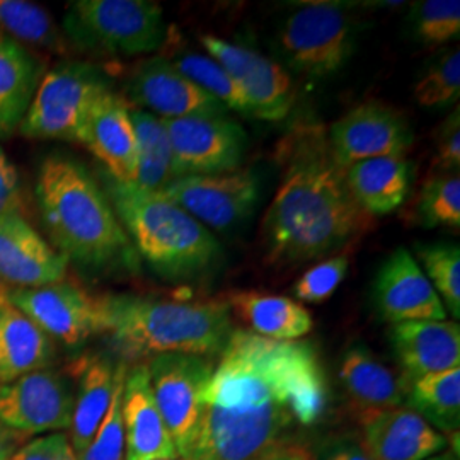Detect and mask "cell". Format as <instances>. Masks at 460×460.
I'll return each instance as SVG.
<instances>
[{
    "label": "cell",
    "instance_id": "6da1fadb",
    "mask_svg": "<svg viewBox=\"0 0 460 460\" xmlns=\"http://www.w3.org/2000/svg\"><path fill=\"white\" fill-rule=\"evenodd\" d=\"M328 387L313 343L234 329L220 353L186 460H260L296 428L314 425Z\"/></svg>",
    "mask_w": 460,
    "mask_h": 460
},
{
    "label": "cell",
    "instance_id": "7a4b0ae2",
    "mask_svg": "<svg viewBox=\"0 0 460 460\" xmlns=\"http://www.w3.org/2000/svg\"><path fill=\"white\" fill-rule=\"evenodd\" d=\"M281 180L263 220L270 263H300L357 241L374 226L351 195L321 125H298L279 144Z\"/></svg>",
    "mask_w": 460,
    "mask_h": 460
},
{
    "label": "cell",
    "instance_id": "3957f363",
    "mask_svg": "<svg viewBox=\"0 0 460 460\" xmlns=\"http://www.w3.org/2000/svg\"><path fill=\"white\" fill-rule=\"evenodd\" d=\"M36 201L53 243L68 261L87 268L130 263V237L104 190L79 161L49 155L38 171Z\"/></svg>",
    "mask_w": 460,
    "mask_h": 460
},
{
    "label": "cell",
    "instance_id": "277c9868",
    "mask_svg": "<svg viewBox=\"0 0 460 460\" xmlns=\"http://www.w3.org/2000/svg\"><path fill=\"white\" fill-rule=\"evenodd\" d=\"M104 332L121 362L167 353L214 357L232 334L227 300H159L150 296H104Z\"/></svg>",
    "mask_w": 460,
    "mask_h": 460
},
{
    "label": "cell",
    "instance_id": "5b68a950",
    "mask_svg": "<svg viewBox=\"0 0 460 460\" xmlns=\"http://www.w3.org/2000/svg\"><path fill=\"white\" fill-rule=\"evenodd\" d=\"M102 190L140 256L165 281L207 275L222 258V247L197 218L161 191L118 181L108 172Z\"/></svg>",
    "mask_w": 460,
    "mask_h": 460
},
{
    "label": "cell",
    "instance_id": "8992f818",
    "mask_svg": "<svg viewBox=\"0 0 460 460\" xmlns=\"http://www.w3.org/2000/svg\"><path fill=\"white\" fill-rule=\"evenodd\" d=\"M64 31L81 49L110 57H140L163 47L167 28L157 2L75 0L66 5Z\"/></svg>",
    "mask_w": 460,
    "mask_h": 460
},
{
    "label": "cell",
    "instance_id": "52a82bcc",
    "mask_svg": "<svg viewBox=\"0 0 460 460\" xmlns=\"http://www.w3.org/2000/svg\"><path fill=\"white\" fill-rule=\"evenodd\" d=\"M357 28L345 5L304 4L283 19L277 47L285 64L309 77H329L355 51Z\"/></svg>",
    "mask_w": 460,
    "mask_h": 460
},
{
    "label": "cell",
    "instance_id": "ba28073f",
    "mask_svg": "<svg viewBox=\"0 0 460 460\" xmlns=\"http://www.w3.org/2000/svg\"><path fill=\"white\" fill-rule=\"evenodd\" d=\"M108 84L96 66L66 62L40 81L19 132L30 138L77 142L85 116Z\"/></svg>",
    "mask_w": 460,
    "mask_h": 460
},
{
    "label": "cell",
    "instance_id": "9c48e42d",
    "mask_svg": "<svg viewBox=\"0 0 460 460\" xmlns=\"http://www.w3.org/2000/svg\"><path fill=\"white\" fill-rule=\"evenodd\" d=\"M148 377L178 456L188 459L203 411V395L214 374L210 358L167 353L150 358Z\"/></svg>",
    "mask_w": 460,
    "mask_h": 460
},
{
    "label": "cell",
    "instance_id": "30bf717a",
    "mask_svg": "<svg viewBox=\"0 0 460 460\" xmlns=\"http://www.w3.org/2000/svg\"><path fill=\"white\" fill-rule=\"evenodd\" d=\"M172 150L174 178L237 171L247 135L229 116L195 115L163 119Z\"/></svg>",
    "mask_w": 460,
    "mask_h": 460
},
{
    "label": "cell",
    "instance_id": "8fae6325",
    "mask_svg": "<svg viewBox=\"0 0 460 460\" xmlns=\"http://www.w3.org/2000/svg\"><path fill=\"white\" fill-rule=\"evenodd\" d=\"M5 300L28 315L49 340L64 345H83L104 332L101 296H91L75 283L58 281L36 288H13L5 290Z\"/></svg>",
    "mask_w": 460,
    "mask_h": 460
},
{
    "label": "cell",
    "instance_id": "7c38bea8",
    "mask_svg": "<svg viewBox=\"0 0 460 460\" xmlns=\"http://www.w3.org/2000/svg\"><path fill=\"white\" fill-rule=\"evenodd\" d=\"M261 182L256 171L237 169L222 174L176 178L161 190L184 212L218 230L243 224L260 199Z\"/></svg>",
    "mask_w": 460,
    "mask_h": 460
},
{
    "label": "cell",
    "instance_id": "4fadbf2b",
    "mask_svg": "<svg viewBox=\"0 0 460 460\" xmlns=\"http://www.w3.org/2000/svg\"><path fill=\"white\" fill-rule=\"evenodd\" d=\"M199 41L239 85L246 99L247 115L279 121L290 113L296 89L290 74L279 62L212 34L201 36Z\"/></svg>",
    "mask_w": 460,
    "mask_h": 460
},
{
    "label": "cell",
    "instance_id": "5bb4252c",
    "mask_svg": "<svg viewBox=\"0 0 460 460\" xmlns=\"http://www.w3.org/2000/svg\"><path fill=\"white\" fill-rule=\"evenodd\" d=\"M72 411L70 384L47 368L0 385V423L24 437L64 433Z\"/></svg>",
    "mask_w": 460,
    "mask_h": 460
},
{
    "label": "cell",
    "instance_id": "9a60e30c",
    "mask_svg": "<svg viewBox=\"0 0 460 460\" xmlns=\"http://www.w3.org/2000/svg\"><path fill=\"white\" fill-rule=\"evenodd\" d=\"M329 146L343 167L374 157H404L412 147L411 128L397 110L365 102L334 121L328 130Z\"/></svg>",
    "mask_w": 460,
    "mask_h": 460
},
{
    "label": "cell",
    "instance_id": "2e32d148",
    "mask_svg": "<svg viewBox=\"0 0 460 460\" xmlns=\"http://www.w3.org/2000/svg\"><path fill=\"white\" fill-rule=\"evenodd\" d=\"M374 302L380 317L393 324L447 319L440 296L404 247L395 249L380 266L374 281Z\"/></svg>",
    "mask_w": 460,
    "mask_h": 460
},
{
    "label": "cell",
    "instance_id": "e0dca14e",
    "mask_svg": "<svg viewBox=\"0 0 460 460\" xmlns=\"http://www.w3.org/2000/svg\"><path fill=\"white\" fill-rule=\"evenodd\" d=\"M128 96L133 102L163 119L182 116H227V108L188 81L174 66L161 58H148L135 66L128 81Z\"/></svg>",
    "mask_w": 460,
    "mask_h": 460
},
{
    "label": "cell",
    "instance_id": "ac0fdd59",
    "mask_svg": "<svg viewBox=\"0 0 460 460\" xmlns=\"http://www.w3.org/2000/svg\"><path fill=\"white\" fill-rule=\"evenodd\" d=\"M66 256L43 239L24 214L0 218V281L36 288L64 281Z\"/></svg>",
    "mask_w": 460,
    "mask_h": 460
},
{
    "label": "cell",
    "instance_id": "d6986e66",
    "mask_svg": "<svg viewBox=\"0 0 460 460\" xmlns=\"http://www.w3.org/2000/svg\"><path fill=\"white\" fill-rule=\"evenodd\" d=\"M83 144L118 181H135L137 144L130 106L111 89L101 93L85 116L79 135Z\"/></svg>",
    "mask_w": 460,
    "mask_h": 460
},
{
    "label": "cell",
    "instance_id": "ffe728a7",
    "mask_svg": "<svg viewBox=\"0 0 460 460\" xmlns=\"http://www.w3.org/2000/svg\"><path fill=\"white\" fill-rule=\"evenodd\" d=\"M360 418L362 448L372 460H427L445 452L444 435L408 406Z\"/></svg>",
    "mask_w": 460,
    "mask_h": 460
},
{
    "label": "cell",
    "instance_id": "44dd1931",
    "mask_svg": "<svg viewBox=\"0 0 460 460\" xmlns=\"http://www.w3.org/2000/svg\"><path fill=\"white\" fill-rule=\"evenodd\" d=\"M125 460L180 459L152 393L146 363L127 372L123 391Z\"/></svg>",
    "mask_w": 460,
    "mask_h": 460
},
{
    "label": "cell",
    "instance_id": "7402d4cb",
    "mask_svg": "<svg viewBox=\"0 0 460 460\" xmlns=\"http://www.w3.org/2000/svg\"><path fill=\"white\" fill-rule=\"evenodd\" d=\"M391 343L406 378L460 368V326L448 321H411L394 324Z\"/></svg>",
    "mask_w": 460,
    "mask_h": 460
},
{
    "label": "cell",
    "instance_id": "603a6c76",
    "mask_svg": "<svg viewBox=\"0 0 460 460\" xmlns=\"http://www.w3.org/2000/svg\"><path fill=\"white\" fill-rule=\"evenodd\" d=\"M340 378L360 414L402 408L411 384L365 346H353L346 351L340 363Z\"/></svg>",
    "mask_w": 460,
    "mask_h": 460
},
{
    "label": "cell",
    "instance_id": "cb8c5ba5",
    "mask_svg": "<svg viewBox=\"0 0 460 460\" xmlns=\"http://www.w3.org/2000/svg\"><path fill=\"white\" fill-rule=\"evenodd\" d=\"M414 164L404 157H374L346 167L349 191L372 217L399 210L410 197Z\"/></svg>",
    "mask_w": 460,
    "mask_h": 460
},
{
    "label": "cell",
    "instance_id": "d4e9b609",
    "mask_svg": "<svg viewBox=\"0 0 460 460\" xmlns=\"http://www.w3.org/2000/svg\"><path fill=\"white\" fill-rule=\"evenodd\" d=\"M127 363L118 365L104 357H91L79 365V387L74 393V411L70 423V444L83 454L94 438L99 425L108 412L115 394L116 384Z\"/></svg>",
    "mask_w": 460,
    "mask_h": 460
},
{
    "label": "cell",
    "instance_id": "484cf974",
    "mask_svg": "<svg viewBox=\"0 0 460 460\" xmlns=\"http://www.w3.org/2000/svg\"><path fill=\"white\" fill-rule=\"evenodd\" d=\"M230 313L235 314L251 332L273 341H298L314 328L313 315L288 296L261 292H234L227 298Z\"/></svg>",
    "mask_w": 460,
    "mask_h": 460
},
{
    "label": "cell",
    "instance_id": "4316f807",
    "mask_svg": "<svg viewBox=\"0 0 460 460\" xmlns=\"http://www.w3.org/2000/svg\"><path fill=\"white\" fill-rule=\"evenodd\" d=\"M53 343L33 321L0 300V385L47 368Z\"/></svg>",
    "mask_w": 460,
    "mask_h": 460
},
{
    "label": "cell",
    "instance_id": "83f0119b",
    "mask_svg": "<svg viewBox=\"0 0 460 460\" xmlns=\"http://www.w3.org/2000/svg\"><path fill=\"white\" fill-rule=\"evenodd\" d=\"M41 66L24 45L0 31V138L19 128L40 85Z\"/></svg>",
    "mask_w": 460,
    "mask_h": 460
},
{
    "label": "cell",
    "instance_id": "f1b7e54d",
    "mask_svg": "<svg viewBox=\"0 0 460 460\" xmlns=\"http://www.w3.org/2000/svg\"><path fill=\"white\" fill-rule=\"evenodd\" d=\"M130 118L137 144V171L133 182L148 191H161L176 180L164 121L140 108L130 110Z\"/></svg>",
    "mask_w": 460,
    "mask_h": 460
},
{
    "label": "cell",
    "instance_id": "f546056e",
    "mask_svg": "<svg viewBox=\"0 0 460 460\" xmlns=\"http://www.w3.org/2000/svg\"><path fill=\"white\" fill-rule=\"evenodd\" d=\"M406 404L437 431L459 433L460 368L414 380Z\"/></svg>",
    "mask_w": 460,
    "mask_h": 460
},
{
    "label": "cell",
    "instance_id": "4dcf8cb0",
    "mask_svg": "<svg viewBox=\"0 0 460 460\" xmlns=\"http://www.w3.org/2000/svg\"><path fill=\"white\" fill-rule=\"evenodd\" d=\"M0 31L16 40L53 51H64V36L47 9L24 0H0Z\"/></svg>",
    "mask_w": 460,
    "mask_h": 460
},
{
    "label": "cell",
    "instance_id": "1f68e13d",
    "mask_svg": "<svg viewBox=\"0 0 460 460\" xmlns=\"http://www.w3.org/2000/svg\"><path fill=\"white\" fill-rule=\"evenodd\" d=\"M188 81L220 101L227 110L247 113V102L239 85L214 58L199 53H180L169 60Z\"/></svg>",
    "mask_w": 460,
    "mask_h": 460
},
{
    "label": "cell",
    "instance_id": "d6a6232c",
    "mask_svg": "<svg viewBox=\"0 0 460 460\" xmlns=\"http://www.w3.org/2000/svg\"><path fill=\"white\" fill-rule=\"evenodd\" d=\"M416 214L420 222L428 229H433V227L459 229V171H440L433 174L421 190Z\"/></svg>",
    "mask_w": 460,
    "mask_h": 460
},
{
    "label": "cell",
    "instance_id": "836d02e7",
    "mask_svg": "<svg viewBox=\"0 0 460 460\" xmlns=\"http://www.w3.org/2000/svg\"><path fill=\"white\" fill-rule=\"evenodd\" d=\"M418 258L427 270L429 283L452 317H460V249L457 243H437L418 246ZM444 305V307H445Z\"/></svg>",
    "mask_w": 460,
    "mask_h": 460
},
{
    "label": "cell",
    "instance_id": "e575fe53",
    "mask_svg": "<svg viewBox=\"0 0 460 460\" xmlns=\"http://www.w3.org/2000/svg\"><path fill=\"white\" fill-rule=\"evenodd\" d=\"M460 94V51L448 49L433 62L414 87V98L423 108L456 102Z\"/></svg>",
    "mask_w": 460,
    "mask_h": 460
},
{
    "label": "cell",
    "instance_id": "d590c367",
    "mask_svg": "<svg viewBox=\"0 0 460 460\" xmlns=\"http://www.w3.org/2000/svg\"><path fill=\"white\" fill-rule=\"evenodd\" d=\"M412 28L420 41L442 45L460 33L459 0H425L412 9Z\"/></svg>",
    "mask_w": 460,
    "mask_h": 460
},
{
    "label": "cell",
    "instance_id": "8d00e7d4",
    "mask_svg": "<svg viewBox=\"0 0 460 460\" xmlns=\"http://www.w3.org/2000/svg\"><path fill=\"white\" fill-rule=\"evenodd\" d=\"M128 367L121 372L108 412L104 414L94 438L79 454V460H125V427H123V391Z\"/></svg>",
    "mask_w": 460,
    "mask_h": 460
},
{
    "label": "cell",
    "instance_id": "74e56055",
    "mask_svg": "<svg viewBox=\"0 0 460 460\" xmlns=\"http://www.w3.org/2000/svg\"><path fill=\"white\" fill-rule=\"evenodd\" d=\"M348 266V256L329 258L328 261L314 266L296 279L294 294L298 300L309 304H319L328 300L345 279Z\"/></svg>",
    "mask_w": 460,
    "mask_h": 460
},
{
    "label": "cell",
    "instance_id": "f35d334b",
    "mask_svg": "<svg viewBox=\"0 0 460 460\" xmlns=\"http://www.w3.org/2000/svg\"><path fill=\"white\" fill-rule=\"evenodd\" d=\"M9 460H79L66 433H47L28 440Z\"/></svg>",
    "mask_w": 460,
    "mask_h": 460
},
{
    "label": "cell",
    "instance_id": "ab89813d",
    "mask_svg": "<svg viewBox=\"0 0 460 460\" xmlns=\"http://www.w3.org/2000/svg\"><path fill=\"white\" fill-rule=\"evenodd\" d=\"M460 165V113L459 106L445 119L437 138L435 167L438 171H459Z\"/></svg>",
    "mask_w": 460,
    "mask_h": 460
},
{
    "label": "cell",
    "instance_id": "60d3db41",
    "mask_svg": "<svg viewBox=\"0 0 460 460\" xmlns=\"http://www.w3.org/2000/svg\"><path fill=\"white\" fill-rule=\"evenodd\" d=\"M14 214H24L21 181L16 167L0 148V218Z\"/></svg>",
    "mask_w": 460,
    "mask_h": 460
},
{
    "label": "cell",
    "instance_id": "b9f144b4",
    "mask_svg": "<svg viewBox=\"0 0 460 460\" xmlns=\"http://www.w3.org/2000/svg\"><path fill=\"white\" fill-rule=\"evenodd\" d=\"M323 460H372L367 452L363 450L362 445L349 444V442H341V444L331 445L326 454L323 456Z\"/></svg>",
    "mask_w": 460,
    "mask_h": 460
},
{
    "label": "cell",
    "instance_id": "7bdbcfd3",
    "mask_svg": "<svg viewBox=\"0 0 460 460\" xmlns=\"http://www.w3.org/2000/svg\"><path fill=\"white\" fill-rule=\"evenodd\" d=\"M28 442V437L17 433L0 423V460H9L21 445Z\"/></svg>",
    "mask_w": 460,
    "mask_h": 460
},
{
    "label": "cell",
    "instance_id": "ee69618b",
    "mask_svg": "<svg viewBox=\"0 0 460 460\" xmlns=\"http://www.w3.org/2000/svg\"><path fill=\"white\" fill-rule=\"evenodd\" d=\"M260 460H314L313 454L304 448V447H279L273 452H270L268 456H264L263 459Z\"/></svg>",
    "mask_w": 460,
    "mask_h": 460
},
{
    "label": "cell",
    "instance_id": "f6af8a7d",
    "mask_svg": "<svg viewBox=\"0 0 460 460\" xmlns=\"http://www.w3.org/2000/svg\"><path fill=\"white\" fill-rule=\"evenodd\" d=\"M427 460H459V454H456L454 450H447V452H442L438 456H433V457H429Z\"/></svg>",
    "mask_w": 460,
    "mask_h": 460
},
{
    "label": "cell",
    "instance_id": "bcb514c9",
    "mask_svg": "<svg viewBox=\"0 0 460 460\" xmlns=\"http://www.w3.org/2000/svg\"><path fill=\"white\" fill-rule=\"evenodd\" d=\"M4 298H5V290H4V287L0 283V300H4Z\"/></svg>",
    "mask_w": 460,
    "mask_h": 460
},
{
    "label": "cell",
    "instance_id": "7dc6e473",
    "mask_svg": "<svg viewBox=\"0 0 460 460\" xmlns=\"http://www.w3.org/2000/svg\"><path fill=\"white\" fill-rule=\"evenodd\" d=\"M174 460H186V459H181V457H180V459H174Z\"/></svg>",
    "mask_w": 460,
    "mask_h": 460
}]
</instances>
